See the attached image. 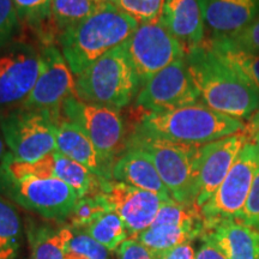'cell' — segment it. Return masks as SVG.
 Masks as SVG:
<instances>
[{"instance_id":"1","label":"cell","mask_w":259,"mask_h":259,"mask_svg":"<svg viewBox=\"0 0 259 259\" xmlns=\"http://www.w3.org/2000/svg\"><path fill=\"white\" fill-rule=\"evenodd\" d=\"M185 58L204 105L239 120L253 114L259 94L206 45L189 48Z\"/></svg>"},{"instance_id":"2","label":"cell","mask_w":259,"mask_h":259,"mask_svg":"<svg viewBox=\"0 0 259 259\" xmlns=\"http://www.w3.org/2000/svg\"><path fill=\"white\" fill-rule=\"evenodd\" d=\"M135 18L107 2L95 14L61 32L59 48L74 76L124 45L138 27Z\"/></svg>"},{"instance_id":"3","label":"cell","mask_w":259,"mask_h":259,"mask_svg":"<svg viewBox=\"0 0 259 259\" xmlns=\"http://www.w3.org/2000/svg\"><path fill=\"white\" fill-rule=\"evenodd\" d=\"M246 124L202 101L164 113H144L136 130L154 137L190 145H205L245 131Z\"/></svg>"},{"instance_id":"4","label":"cell","mask_w":259,"mask_h":259,"mask_svg":"<svg viewBox=\"0 0 259 259\" xmlns=\"http://www.w3.org/2000/svg\"><path fill=\"white\" fill-rule=\"evenodd\" d=\"M139 90L141 83L125 44L97 59L74 79V95L79 100L115 109L127 106Z\"/></svg>"},{"instance_id":"5","label":"cell","mask_w":259,"mask_h":259,"mask_svg":"<svg viewBox=\"0 0 259 259\" xmlns=\"http://www.w3.org/2000/svg\"><path fill=\"white\" fill-rule=\"evenodd\" d=\"M126 147L137 148L150 157L171 199L196 205L197 168L202 145L177 143L135 130Z\"/></svg>"},{"instance_id":"6","label":"cell","mask_w":259,"mask_h":259,"mask_svg":"<svg viewBox=\"0 0 259 259\" xmlns=\"http://www.w3.org/2000/svg\"><path fill=\"white\" fill-rule=\"evenodd\" d=\"M59 115L22 107L0 113V130L10 153L19 161L35 162L57 151Z\"/></svg>"},{"instance_id":"7","label":"cell","mask_w":259,"mask_h":259,"mask_svg":"<svg viewBox=\"0 0 259 259\" xmlns=\"http://www.w3.org/2000/svg\"><path fill=\"white\" fill-rule=\"evenodd\" d=\"M61 115L82 130L111 166L124 154L127 138L119 109L82 101L73 95L63 103Z\"/></svg>"},{"instance_id":"8","label":"cell","mask_w":259,"mask_h":259,"mask_svg":"<svg viewBox=\"0 0 259 259\" xmlns=\"http://www.w3.org/2000/svg\"><path fill=\"white\" fill-rule=\"evenodd\" d=\"M258 169L259 144L250 141L241 149L213 196L200 208L204 233L225 220L240 219Z\"/></svg>"},{"instance_id":"9","label":"cell","mask_w":259,"mask_h":259,"mask_svg":"<svg viewBox=\"0 0 259 259\" xmlns=\"http://www.w3.org/2000/svg\"><path fill=\"white\" fill-rule=\"evenodd\" d=\"M0 196L42 218L65 221L79 199L72 187L58 178L11 179L0 173Z\"/></svg>"},{"instance_id":"10","label":"cell","mask_w":259,"mask_h":259,"mask_svg":"<svg viewBox=\"0 0 259 259\" xmlns=\"http://www.w3.org/2000/svg\"><path fill=\"white\" fill-rule=\"evenodd\" d=\"M125 47L141 88L164 67L185 57L187 51L161 18L139 23L125 42Z\"/></svg>"},{"instance_id":"11","label":"cell","mask_w":259,"mask_h":259,"mask_svg":"<svg viewBox=\"0 0 259 259\" xmlns=\"http://www.w3.org/2000/svg\"><path fill=\"white\" fill-rule=\"evenodd\" d=\"M41 71V52L25 42L0 50V113L22 107Z\"/></svg>"},{"instance_id":"12","label":"cell","mask_w":259,"mask_h":259,"mask_svg":"<svg viewBox=\"0 0 259 259\" xmlns=\"http://www.w3.org/2000/svg\"><path fill=\"white\" fill-rule=\"evenodd\" d=\"M185 57L164 67L142 87L135 99L138 108L145 113H164L200 101Z\"/></svg>"},{"instance_id":"13","label":"cell","mask_w":259,"mask_h":259,"mask_svg":"<svg viewBox=\"0 0 259 259\" xmlns=\"http://www.w3.org/2000/svg\"><path fill=\"white\" fill-rule=\"evenodd\" d=\"M41 52V71L22 108L61 114V106L74 95V78L60 48L47 44Z\"/></svg>"},{"instance_id":"14","label":"cell","mask_w":259,"mask_h":259,"mask_svg":"<svg viewBox=\"0 0 259 259\" xmlns=\"http://www.w3.org/2000/svg\"><path fill=\"white\" fill-rule=\"evenodd\" d=\"M101 193L135 239L153 225L162 204L167 202L156 193L149 192L115 180H102Z\"/></svg>"},{"instance_id":"15","label":"cell","mask_w":259,"mask_h":259,"mask_svg":"<svg viewBox=\"0 0 259 259\" xmlns=\"http://www.w3.org/2000/svg\"><path fill=\"white\" fill-rule=\"evenodd\" d=\"M247 142L250 138L242 131L200 147L196 184V205L198 208L213 196Z\"/></svg>"},{"instance_id":"16","label":"cell","mask_w":259,"mask_h":259,"mask_svg":"<svg viewBox=\"0 0 259 259\" xmlns=\"http://www.w3.org/2000/svg\"><path fill=\"white\" fill-rule=\"evenodd\" d=\"M212 37H233L259 17V0H200Z\"/></svg>"},{"instance_id":"17","label":"cell","mask_w":259,"mask_h":259,"mask_svg":"<svg viewBox=\"0 0 259 259\" xmlns=\"http://www.w3.org/2000/svg\"><path fill=\"white\" fill-rule=\"evenodd\" d=\"M57 151L71 160L78 162L103 180H112L113 166L97 151L87 135L63 115L56 120Z\"/></svg>"},{"instance_id":"18","label":"cell","mask_w":259,"mask_h":259,"mask_svg":"<svg viewBox=\"0 0 259 259\" xmlns=\"http://www.w3.org/2000/svg\"><path fill=\"white\" fill-rule=\"evenodd\" d=\"M112 180L156 193L166 200L171 199L169 191L158 176L153 161L137 148L126 147L124 154L113 166Z\"/></svg>"},{"instance_id":"19","label":"cell","mask_w":259,"mask_h":259,"mask_svg":"<svg viewBox=\"0 0 259 259\" xmlns=\"http://www.w3.org/2000/svg\"><path fill=\"white\" fill-rule=\"evenodd\" d=\"M161 21L186 50L204 40V18L200 0H164Z\"/></svg>"},{"instance_id":"20","label":"cell","mask_w":259,"mask_h":259,"mask_svg":"<svg viewBox=\"0 0 259 259\" xmlns=\"http://www.w3.org/2000/svg\"><path fill=\"white\" fill-rule=\"evenodd\" d=\"M228 259H259V231L238 219L225 220L204 233Z\"/></svg>"},{"instance_id":"21","label":"cell","mask_w":259,"mask_h":259,"mask_svg":"<svg viewBox=\"0 0 259 259\" xmlns=\"http://www.w3.org/2000/svg\"><path fill=\"white\" fill-rule=\"evenodd\" d=\"M205 45L259 94L258 52L245 50L226 37H212Z\"/></svg>"},{"instance_id":"22","label":"cell","mask_w":259,"mask_h":259,"mask_svg":"<svg viewBox=\"0 0 259 259\" xmlns=\"http://www.w3.org/2000/svg\"><path fill=\"white\" fill-rule=\"evenodd\" d=\"M73 236L70 226H32L28 231L31 259H64L67 245Z\"/></svg>"},{"instance_id":"23","label":"cell","mask_w":259,"mask_h":259,"mask_svg":"<svg viewBox=\"0 0 259 259\" xmlns=\"http://www.w3.org/2000/svg\"><path fill=\"white\" fill-rule=\"evenodd\" d=\"M53 176L72 187L79 198L101 192L103 179H100L88 168L58 151L53 153Z\"/></svg>"},{"instance_id":"24","label":"cell","mask_w":259,"mask_h":259,"mask_svg":"<svg viewBox=\"0 0 259 259\" xmlns=\"http://www.w3.org/2000/svg\"><path fill=\"white\" fill-rule=\"evenodd\" d=\"M200 238L198 233L171 225H151L136 236V240L143 244L153 254L161 253L185 242Z\"/></svg>"},{"instance_id":"25","label":"cell","mask_w":259,"mask_h":259,"mask_svg":"<svg viewBox=\"0 0 259 259\" xmlns=\"http://www.w3.org/2000/svg\"><path fill=\"white\" fill-rule=\"evenodd\" d=\"M108 0H52L50 23L61 32L95 14Z\"/></svg>"},{"instance_id":"26","label":"cell","mask_w":259,"mask_h":259,"mask_svg":"<svg viewBox=\"0 0 259 259\" xmlns=\"http://www.w3.org/2000/svg\"><path fill=\"white\" fill-rule=\"evenodd\" d=\"M22 231V220L15 204L0 196V259L17 257Z\"/></svg>"},{"instance_id":"27","label":"cell","mask_w":259,"mask_h":259,"mask_svg":"<svg viewBox=\"0 0 259 259\" xmlns=\"http://www.w3.org/2000/svg\"><path fill=\"white\" fill-rule=\"evenodd\" d=\"M84 232L105 246L108 251L118 250L130 236L124 222L114 211L105 213L84 229Z\"/></svg>"},{"instance_id":"28","label":"cell","mask_w":259,"mask_h":259,"mask_svg":"<svg viewBox=\"0 0 259 259\" xmlns=\"http://www.w3.org/2000/svg\"><path fill=\"white\" fill-rule=\"evenodd\" d=\"M109 211H112L111 206L105 196L100 192L93 196L82 197L77 200L65 221H67V226H70L71 228L84 231L97 219Z\"/></svg>"},{"instance_id":"29","label":"cell","mask_w":259,"mask_h":259,"mask_svg":"<svg viewBox=\"0 0 259 259\" xmlns=\"http://www.w3.org/2000/svg\"><path fill=\"white\" fill-rule=\"evenodd\" d=\"M64 259H109V251L84 231L73 229Z\"/></svg>"},{"instance_id":"30","label":"cell","mask_w":259,"mask_h":259,"mask_svg":"<svg viewBox=\"0 0 259 259\" xmlns=\"http://www.w3.org/2000/svg\"><path fill=\"white\" fill-rule=\"evenodd\" d=\"M108 2L130 17L135 18L138 23L151 22L160 18L164 5V0H108Z\"/></svg>"},{"instance_id":"31","label":"cell","mask_w":259,"mask_h":259,"mask_svg":"<svg viewBox=\"0 0 259 259\" xmlns=\"http://www.w3.org/2000/svg\"><path fill=\"white\" fill-rule=\"evenodd\" d=\"M21 21L38 29L51 21L52 0H14Z\"/></svg>"},{"instance_id":"32","label":"cell","mask_w":259,"mask_h":259,"mask_svg":"<svg viewBox=\"0 0 259 259\" xmlns=\"http://www.w3.org/2000/svg\"><path fill=\"white\" fill-rule=\"evenodd\" d=\"M19 22L21 18L14 0H0V50L14 40Z\"/></svg>"},{"instance_id":"33","label":"cell","mask_w":259,"mask_h":259,"mask_svg":"<svg viewBox=\"0 0 259 259\" xmlns=\"http://www.w3.org/2000/svg\"><path fill=\"white\" fill-rule=\"evenodd\" d=\"M239 220L259 231V169L255 174L250 194Z\"/></svg>"},{"instance_id":"34","label":"cell","mask_w":259,"mask_h":259,"mask_svg":"<svg viewBox=\"0 0 259 259\" xmlns=\"http://www.w3.org/2000/svg\"><path fill=\"white\" fill-rule=\"evenodd\" d=\"M245 50L259 53V17L233 37H226Z\"/></svg>"},{"instance_id":"35","label":"cell","mask_w":259,"mask_h":259,"mask_svg":"<svg viewBox=\"0 0 259 259\" xmlns=\"http://www.w3.org/2000/svg\"><path fill=\"white\" fill-rule=\"evenodd\" d=\"M115 252L118 259H155L154 254L136 239H127Z\"/></svg>"},{"instance_id":"36","label":"cell","mask_w":259,"mask_h":259,"mask_svg":"<svg viewBox=\"0 0 259 259\" xmlns=\"http://www.w3.org/2000/svg\"><path fill=\"white\" fill-rule=\"evenodd\" d=\"M155 259H196V252L191 242H185L161 253L154 254Z\"/></svg>"},{"instance_id":"37","label":"cell","mask_w":259,"mask_h":259,"mask_svg":"<svg viewBox=\"0 0 259 259\" xmlns=\"http://www.w3.org/2000/svg\"><path fill=\"white\" fill-rule=\"evenodd\" d=\"M202 245L196 253V259H228L222 251L206 236H202Z\"/></svg>"},{"instance_id":"38","label":"cell","mask_w":259,"mask_h":259,"mask_svg":"<svg viewBox=\"0 0 259 259\" xmlns=\"http://www.w3.org/2000/svg\"><path fill=\"white\" fill-rule=\"evenodd\" d=\"M245 132L247 134L251 142L259 144V106L253 112V114L248 118V122L246 124Z\"/></svg>"},{"instance_id":"39","label":"cell","mask_w":259,"mask_h":259,"mask_svg":"<svg viewBox=\"0 0 259 259\" xmlns=\"http://www.w3.org/2000/svg\"><path fill=\"white\" fill-rule=\"evenodd\" d=\"M6 148L8 147H6L4 137H3V134H2V130H0V167H2L3 162H4V158L9 153V151L6 150Z\"/></svg>"}]
</instances>
